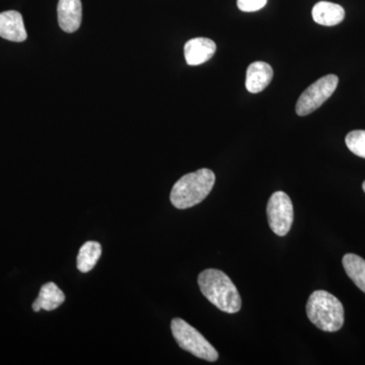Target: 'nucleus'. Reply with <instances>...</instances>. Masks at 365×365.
Here are the masks:
<instances>
[{"label":"nucleus","instance_id":"nucleus-8","mask_svg":"<svg viewBox=\"0 0 365 365\" xmlns=\"http://www.w3.org/2000/svg\"><path fill=\"white\" fill-rule=\"evenodd\" d=\"M216 51V44L207 38H195L185 44L184 54L190 66H200L212 58Z\"/></svg>","mask_w":365,"mask_h":365},{"label":"nucleus","instance_id":"nucleus-12","mask_svg":"<svg viewBox=\"0 0 365 365\" xmlns=\"http://www.w3.org/2000/svg\"><path fill=\"white\" fill-rule=\"evenodd\" d=\"M66 302V294L55 283L48 282L41 288L39 297L34 302L33 309L40 312L41 309L51 312L58 309Z\"/></svg>","mask_w":365,"mask_h":365},{"label":"nucleus","instance_id":"nucleus-5","mask_svg":"<svg viewBox=\"0 0 365 365\" xmlns=\"http://www.w3.org/2000/svg\"><path fill=\"white\" fill-rule=\"evenodd\" d=\"M338 83L339 78L337 76L329 74L309 86L297 101L295 106L297 114L304 117L318 110L333 95Z\"/></svg>","mask_w":365,"mask_h":365},{"label":"nucleus","instance_id":"nucleus-2","mask_svg":"<svg viewBox=\"0 0 365 365\" xmlns=\"http://www.w3.org/2000/svg\"><path fill=\"white\" fill-rule=\"evenodd\" d=\"M215 182V173L209 169H200L185 175L173 187L170 202L178 209L193 207L209 195Z\"/></svg>","mask_w":365,"mask_h":365},{"label":"nucleus","instance_id":"nucleus-4","mask_svg":"<svg viewBox=\"0 0 365 365\" xmlns=\"http://www.w3.org/2000/svg\"><path fill=\"white\" fill-rule=\"evenodd\" d=\"M170 329L175 340L182 349L206 361L215 362L218 359V352L215 348L205 339L202 334L184 319H173Z\"/></svg>","mask_w":365,"mask_h":365},{"label":"nucleus","instance_id":"nucleus-15","mask_svg":"<svg viewBox=\"0 0 365 365\" xmlns=\"http://www.w3.org/2000/svg\"><path fill=\"white\" fill-rule=\"evenodd\" d=\"M346 145L357 157L365 158V130L349 132L345 138Z\"/></svg>","mask_w":365,"mask_h":365},{"label":"nucleus","instance_id":"nucleus-9","mask_svg":"<svg viewBox=\"0 0 365 365\" xmlns=\"http://www.w3.org/2000/svg\"><path fill=\"white\" fill-rule=\"evenodd\" d=\"M0 37L11 42H24L28 38L23 16L16 11L0 14Z\"/></svg>","mask_w":365,"mask_h":365},{"label":"nucleus","instance_id":"nucleus-7","mask_svg":"<svg viewBox=\"0 0 365 365\" xmlns=\"http://www.w3.org/2000/svg\"><path fill=\"white\" fill-rule=\"evenodd\" d=\"M57 14L62 31L68 34L76 32L83 19L81 0H59Z\"/></svg>","mask_w":365,"mask_h":365},{"label":"nucleus","instance_id":"nucleus-17","mask_svg":"<svg viewBox=\"0 0 365 365\" xmlns=\"http://www.w3.org/2000/svg\"><path fill=\"white\" fill-rule=\"evenodd\" d=\"M362 189H364L365 193V181L364 182V184H362Z\"/></svg>","mask_w":365,"mask_h":365},{"label":"nucleus","instance_id":"nucleus-14","mask_svg":"<svg viewBox=\"0 0 365 365\" xmlns=\"http://www.w3.org/2000/svg\"><path fill=\"white\" fill-rule=\"evenodd\" d=\"M102 255V246L95 241L86 242L78 256V269L81 272L88 273L93 270Z\"/></svg>","mask_w":365,"mask_h":365},{"label":"nucleus","instance_id":"nucleus-10","mask_svg":"<svg viewBox=\"0 0 365 365\" xmlns=\"http://www.w3.org/2000/svg\"><path fill=\"white\" fill-rule=\"evenodd\" d=\"M272 78V67L266 62H254L248 67V71H247V90L252 93H261L267 88Z\"/></svg>","mask_w":365,"mask_h":365},{"label":"nucleus","instance_id":"nucleus-13","mask_svg":"<svg viewBox=\"0 0 365 365\" xmlns=\"http://www.w3.org/2000/svg\"><path fill=\"white\" fill-rule=\"evenodd\" d=\"M343 267L350 279L365 294V260L354 254H346L343 257Z\"/></svg>","mask_w":365,"mask_h":365},{"label":"nucleus","instance_id":"nucleus-3","mask_svg":"<svg viewBox=\"0 0 365 365\" xmlns=\"http://www.w3.org/2000/svg\"><path fill=\"white\" fill-rule=\"evenodd\" d=\"M309 321L319 330L337 332L344 325V307L337 297L325 290H316L307 304Z\"/></svg>","mask_w":365,"mask_h":365},{"label":"nucleus","instance_id":"nucleus-16","mask_svg":"<svg viewBox=\"0 0 365 365\" xmlns=\"http://www.w3.org/2000/svg\"><path fill=\"white\" fill-rule=\"evenodd\" d=\"M268 0H237V7L245 13L260 11L267 4Z\"/></svg>","mask_w":365,"mask_h":365},{"label":"nucleus","instance_id":"nucleus-1","mask_svg":"<svg viewBox=\"0 0 365 365\" xmlns=\"http://www.w3.org/2000/svg\"><path fill=\"white\" fill-rule=\"evenodd\" d=\"M201 292L220 311L235 314L241 309L242 299L239 290L227 274L217 269H207L199 274Z\"/></svg>","mask_w":365,"mask_h":365},{"label":"nucleus","instance_id":"nucleus-11","mask_svg":"<svg viewBox=\"0 0 365 365\" xmlns=\"http://www.w3.org/2000/svg\"><path fill=\"white\" fill-rule=\"evenodd\" d=\"M314 21L321 26H333L339 25L345 18V11L339 4L329 1H319L314 6Z\"/></svg>","mask_w":365,"mask_h":365},{"label":"nucleus","instance_id":"nucleus-6","mask_svg":"<svg viewBox=\"0 0 365 365\" xmlns=\"http://www.w3.org/2000/svg\"><path fill=\"white\" fill-rule=\"evenodd\" d=\"M269 227L274 234L284 237L294 222V205L292 199L282 191L275 192L267 204Z\"/></svg>","mask_w":365,"mask_h":365}]
</instances>
